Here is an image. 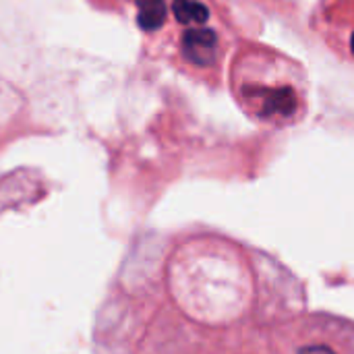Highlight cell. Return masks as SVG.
Listing matches in <instances>:
<instances>
[{"mask_svg":"<svg viewBox=\"0 0 354 354\" xmlns=\"http://www.w3.org/2000/svg\"><path fill=\"white\" fill-rule=\"evenodd\" d=\"M183 50L193 64L207 66L216 58L218 37L212 29H189L183 35Z\"/></svg>","mask_w":354,"mask_h":354,"instance_id":"1","label":"cell"},{"mask_svg":"<svg viewBox=\"0 0 354 354\" xmlns=\"http://www.w3.org/2000/svg\"><path fill=\"white\" fill-rule=\"evenodd\" d=\"M255 95L263 102V112L266 114H282L288 116L295 112L297 97L290 89H276V91H255Z\"/></svg>","mask_w":354,"mask_h":354,"instance_id":"2","label":"cell"},{"mask_svg":"<svg viewBox=\"0 0 354 354\" xmlns=\"http://www.w3.org/2000/svg\"><path fill=\"white\" fill-rule=\"evenodd\" d=\"M166 6L164 0H139V23L143 29L153 31L164 23Z\"/></svg>","mask_w":354,"mask_h":354,"instance_id":"3","label":"cell"},{"mask_svg":"<svg viewBox=\"0 0 354 354\" xmlns=\"http://www.w3.org/2000/svg\"><path fill=\"white\" fill-rule=\"evenodd\" d=\"M174 12L180 23H205L207 8L197 0H174Z\"/></svg>","mask_w":354,"mask_h":354,"instance_id":"4","label":"cell"},{"mask_svg":"<svg viewBox=\"0 0 354 354\" xmlns=\"http://www.w3.org/2000/svg\"><path fill=\"white\" fill-rule=\"evenodd\" d=\"M299 354H336L328 346H305Z\"/></svg>","mask_w":354,"mask_h":354,"instance_id":"5","label":"cell"},{"mask_svg":"<svg viewBox=\"0 0 354 354\" xmlns=\"http://www.w3.org/2000/svg\"><path fill=\"white\" fill-rule=\"evenodd\" d=\"M353 52H354V35H353Z\"/></svg>","mask_w":354,"mask_h":354,"instance_id":"6","label":"cell"}]
</instances>
